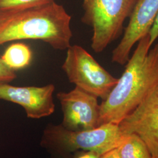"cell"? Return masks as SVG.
Instances as JSON below:
<instances>
[{
  "mask_svg": "<svg viewBox=\"0 0 158 158\" xmlns=\"http://www.w3.org/2000/svg\"><path fill=\"white\" fill-rule=\"evenodd\" d=\"M151 47L148 34L138 42L124 72L100 104L98 126L119 124L158 85V44Z\"/></svg>",
  "mask_w": 158,
  "mask_h": 158,
  "instance_id": "cell-1",
  "label": "cell"
},
{
  "mask_svg": "<svg viewBox=\"0 0 158 158\" xmlns=\"http://www.w3.org/2000/svg\"><path fill=\"white\" fill-rule=\"evenodd\" d=\"M71 16L55 0L23 10L0 11V46L18 40H38L67 50L73 36Z\"/></svg>",
  "mask_w": 158,
  "mask_h": 158,
  "instance_id": "cell-2",
  "label": "cell"
},
{
  "mask_svg": "<svg viewBox=\"0 0 158 158\" xmlns=\"http://www.w3.org/2000/svg\"><path fill=\"white\" fill-rule=\"evenodd\" d=\"M125 136L119 124L111 123L81 131L67 130L61 124H49L44 130L40 144L53 158H72L80 151L102 155L117 148Z\"/></svg>",
  "mask_w": 158,
  "mask_h": 158,
  "instance_id": "cell-3",
  "label": "cell"
},
{
  "mask_svg": "<svg viewBox=\"0 0 158 158\" xmlns=\"http://www.w3.org/2000/svg\"><path fill=\"white\" fill-rule=\"evenodd\" d=\"M136 0H83L81 22L93 30L91 47L96 53L104 51L121 34Z\"/></svg>",
  "mask_w": 158,
  "mask_h": 158,
  "instance_id": "cell-4",
  "label": "cell"
},
{
  "mask_svg": "<svg viewBox=\"0 0 158 158\" xmlns=\"http://www.w3.org/2000/svg\"><path fill=\"white\" fill-rule=\"evenodd\" d=\"M62 68L70 83L102 101L118 80L87 51L77 45H71L67 49Z\"/></svg>",
  "mask_w": 158,
  "mask_h": 158,
  "instance_id": "cell-5",
  "label": "cell"
},
{
  "mask_svg": "<svg viewBox=\"0 0 158 158\" xmlns=\"http://www.w3.org/2000/svg\"><path fill=\"white\" fill-rule=\"evenodd\" d=\"M63 113L61 124L70 131L90 130L98 127L100 104L95 96L75 86L69 92L57 94Z\"/></svg>",
  "mask_w": 158,
  "mask_h": 158,
  "instance_id": "cell-6",
  "label": "cell"
},
{
  "mask_svg": "<svg viewBox=\"0 0 158 158\" xmlns=\"http://www.w3.org/2000/svg\"><path fill=\"white\" fill-rule=\"evenodd\" d=\"M119 125L125 135L139 136L152 158H158V85Z\"/></svg>",
  "mask_w": 158,
  "mask_h": 158,
  "instance_id": "cell-7",
  "label": "cell"
},
{
  "mask_svg": "<svg viewBox=\"0 0 158 158\" xmlns=\"http://www.w3.org/2000/svg\"><path fill=\"white\" fill-rule=\"evenodd\" d=\"M158 12V0H136L124 34L112 52L113 62L121 65L127 63L131 49L148 34Z\"/></svg>",
  "mask_w": 158,
  "mask_h": 158,
  "instance_id": "cell-8",
  "label": "cell"
},
{
  "mask_svg": "<svg viewBox=\"0 0 158 158\" xmlns=\"http://www.w3.org/2000/svg\"><path fill=\"white\" fill-rule=\"evenodd\" d=\"M53 84L42 87H17L4 83L0 85V99L22 106L28 118H41L55 111Z\"/></svg>",
  "mask_w": 158,
  "mask_h": 158,
  "instance_id": "cell-9",
  "label": "cell"
},
{
  "mask_svg": "<svg viewBox=\"0 0 158 158\" xmlns=\"http://www.w3.org/2000/svg\"><path fill=\"white\" fill-rule=\"evenodd\" d=\"M32 52L28 46L23 43L14 44L5 51L1 59L14 70L28 66L32 60Z\"/></svg>",
  "mask_w": 158,
  "mask_h": 158,
  "instance_id": "cell-10",
  "label": "cell"
},
{
  "mask_svg": "<svg viewBox=\"0 0 158 158\" xmlns=\"http://www.w3.org/2000/svg\"><path fill=\"white\" fill-rule=\"evenodd\" d=\"M117 149L120 158H153L146 143L134 134L125 135Z\"/></svg>",
  "mask_w": 158,
  "mask_h": 158,
  "instance_id": "cell-11",
  "label": "cell"
},
{
  "mask_svg": "<svg viewBox=\"0 0 158 158\" xmlns=\"http://www.w3.org/2000/svg\"><path fill=\"white\" fill-rule=\"evenodd\" d=\"M53 0H0V11L23 10L41 6Z\"/></svg>",
  "mask_w": 158,
  "mask_h": 158,
  "instance_id": "cell-12",
  "label": "cell"
},
{
  "mask_svg": "<svg viewBox=\"0 0 158 158\" xmlns=\"http://www.w3.org/2000/svg\"><path fill=\"white\" fill-rule=\"evenodd\" d=\"M17 77L15 70L9 68L0 58V85L8 83Z\"/></svg>",
  "mask_w": 158,
  "mask_h": 158,
  "instance_id": "cell-13",
  "label": "cell"
},
{
  "mask_svg": "<svg viewBox=\"0 0 158 158\" xmlns=\"http://www.w3.org/2000/svg\"><path fill=\"white\" fill-rule=\"evenodd\" d=\"M148 35L149 36V44L152 46L158 38V12L149 31Z\"/></svg>",
  "mask_w": 158,
  "mask_h": 158,
  "instance_id": "cell-14",
  "label": "cell"
},
{
  "mask_svg": "<svg viewBox=\"0 0 158 158\" xmlns=\"http://www.w3.org/2000/svg\"><path fill=\"white\" fill-rule=\"evenodd\" d=\"M102 155L93 151H80L75 153L72 158H101Z\"/></svg>",
  "mask_w": 158,
  "mask_h": 158,
  "instance_id": "cell-15",
  "label": "cell"
},
{
  "mask_svg": "<svg viewBox=\"0 0 158 158\" xmlns=\"http://www.w3.org/2000/svg\"><path fill=\"white\" fill-rule=\"evenodd\" d=\"M101 158H120L117 148H115L102 154Z\"/></svg>",
  "mask_w": 158,
  "mask_h": 158,
  "instance_id": "cell-16",
  "label": "cell"
}]
</instances>
